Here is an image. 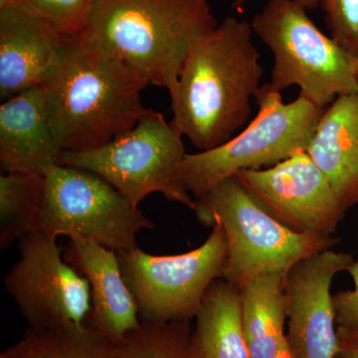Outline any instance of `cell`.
Segmentation results:
<instances>
[{
    "label": "cell",
    "instance_id": "cb8c5ba5",
    "mask_svg": "<svg viewBox=\"0 0 358 358\" xmlns=\"http://www.w3.org/2000/svg\"><path fill=\"white\" fill-rule=\"evenodd\" d=\"M348 272L355 282V289L333 294L336 326L358 329V261H355Z\"/></svg>",
    "mask_w": 358,
    "mask_h": 358
},
{
    "label": "cell",
    "instance_id": "6da1fadb",
    "mask_svg": "<svg viewBox=\"0 0 358 358\" xmlns=\"http://www.w3.org/2000/svg\"><path fill=\"white\" fill-rule=\"evenodd\" d=\"M252 33L247 21L225 18L190 47L169 92L171 124L200 152L223 145L250 119L264 73Z\"/></svg>",
    "mask_w": 358,
    "mask_h": 358
},
{
    "label": "cell",
    "instance_id": "2e32d148",
    "mask_svg": "<svg viewBox=\"0 0 358 358\" xmlns=\"http://www.w3.org/2000/svg\"><path fill=\"white\" fill-rule=\"evenodd\" d=\"M307 152L343 209L358 205V94L338 96L324 110Z\"/></svg>",
    "mask_w": 358,
    "mask_h": 358
},
{
    "label": "cell",
    "instance_id": "52a82bcc",
    "mask_svg": "<svg viewBox=\"0 0 358 358\" xmlns=\"http://www.w3.org/2000/svg\"><path fill=\"white\" fill-rule=\"evenodd\" d=\"M181 138L171 122L148 109L117 140L87 152H63L58 164L98 174L136 208L148 195L159 192L193 210L195 199L183 178L186 154Z\"/></svg>",
    "mask_w": 358,
    "mask_h": 358
},
{
    "label": "cell",
    "instance_id": "30bf717a",
    "mask_svg": "<svg viewBox=\"0 0 358 358\" xmlns=\"http://www.w3.org/2000/svg\"><path fill=\"white\" fill-rule=\"evenodd\" d=\"M20 250L6 286L29 329L86 324L92 308L89 281L63 260L56 238L30 231L20 238Z\"/></svg>",
    "mask_w": 358,
    "mask_h": 358
},
{
    "label": "cell",
    "instance_id": "44dd1931",
    "mask_svg": "<svg viewBox=\"0 0 358 358\" xmlns=\"http://www.w3.org/2000/svg\"><path fill=\"white\" fill-rule=\"evenodd\" d=\"M190 320L141 322L117 345V358H192Z\"/></svg>",
    "mask_w": 358,
    "mask_h": 358
},
{
    "label": "cell",
    "instance_id": "d6986e66",
    "mask_svg": "<svg viewBox=\"0 0 358 358\" xmlns=\"http://www.w3.org/2000/svg\"><path fill=\"white\" fill-rule=\"evenodd\" d=\"M45 192L43 174L13 171L0 176V249L39 230Z\"/></svg>",
    "mask_w": 358,
    "mask_h": 358
},
{
    "label": "cell",
    "instance_id": "9c48e42d",
    "mask_svg": "<svg viewBox=\"0 0 358 358\" xmlns=\"http://www.w3.org/2000/svg\"><path fill=\"white\" fill-rule=\"evenodd\" d=\"M117 256L141 322L166 324L196 317L207 289L222 278L227 244L215 224L206 241L187 253L155 256L136 247Z\"/></svg>",
    "mask_w": 358,
    "mask_h": 358
},
{
    "label": "cell",
    "instance_id": "ac0fdd59",
    "mask_svg": "<svg viewBox=\"0 0 358 358\" xmlns=\"http://www.w3.org/2000/svg\"><path fill=\"white\" fill-rule=\"evenodd\" d=\"M286 275H259L239 289L242 326L252 358H273L287 341Z\"/></svg>",
    "mask_w": 358,
    "mask_h": 358
},
{
    "label": "cell",
    "instance_id": "3957f363",
    "mask_svg": "<svg viewBox=\"0 0 358 358\" xmlns=\"http://www.w3.org/2000/svg\"><path fill=\"white\" fill-rule=\"evenodd\" d=\"M150 83L133 68L72 40L44 85L49 124L65 152H87L133 129L148 112L141 92Z\"/></svg>",
    "mask_w": 358,
    "mask_h": 358
},
{
    "label": "cell",
    "instance_id": "7c38bea8",
    "mask_svg": "<svg viewBox=\"0 0 358 358\" xmlns=\"http://www.w3.org/2000/svg\"><path fill=\"white\" fill-rule=\"evenodd\" d=\"M355 262L350 254L326 250L303 259L285 278L287 341L296 358H336L338 326L331 282Z\"/></svg>",
    "mask_w": 358,
    "mask_h": 358
},
{
    "label": "cell",
    "instance_id": "83f0119b",
    "mask_svg": "<svg viewBox=\"0 0 358 358\" xmlns=\"http://www.w3.org/2000/svg\"><path fill=\"white\" fill-rule=\"evenodd\" d=\"M273 358H296L294 357L293 352L288 345V341L285 343V345L280 348L279 352L275 353V355Z\"/></svg>",
    "mask_w": 358,
    "mask_h": 358
},
{
    "label": "cell",
    "instance_id": "603a6c76",
    "mask_svg": "<svg viewBox=\"0 0 358 358\" xmlns=\"http://www.w3.org/2000/svg\"><path fill=\"white\" fill-rule=\"evenodd\" d=\"M331 37L358 59V0H320Z\"/></svg>",
    "mask_w": 358,
    "mask_h": 358
},
{
    "label": "cell",
    "instance_id": "7402d4cb",
    "mask_svg": "<svg viewBox=\"0 0 358 358\" xmlns=\"http://www.w3.org/2000/svg\"><path fill=\"white\" fill-rule=\"evenodd\" d=\"M96 0H13L10 6L50 24L61 35L76 39L88 24Z\"/></svg>",
    "mask_w": 358,
    "mask_h": 358
},
{
    "label": "cell",
    "instance_id": "484cf974",
    "mask_svg": "<svg viewBox=\"0 0 358 358\" xmlns=\"http://www.w3.org/2000/svg\"><path fill=\"white\" fill-rule=\"evenodd\" d=\"M0 358H31L29 348L25 339L7 348L6 352L1 353Z\"/></svg>",
    "mask_w": 358,
    "mask_h": 358
},
{
    "label": "cell",
    "instance_id": "4fadbf2b",
    "mask_svg": "<svg viewBox=\"0 0 358 358\" xmlns=\"http://www.w3.org/2000/svg\"><path fill=\"white\" fill-rule=\"evenodd\" d=\"M73 39L14 6L0 9V99L42 87L55 74Z\"/></svg>",
    "mask_w": 358,
    "mask_h": 358
},
{
    "label": "cell",
    "instance_id": "5bb4252c",
    "mask_svg": "<svg viewBox=\"0 0 358 358\" xmlns=\"http://www.w3.org/2000/svg\"><path fill=\"white\" fill-rule=\"evenodd\" d=\"M64 260L89 281L92 308L85 324L120 345L141 322L117 253L90 240L73 238Z\"/></svg>",
    "mask_w": 358,
    "mask_h": 358
},
{
    "label": "cell",
    "instance_id": "8fae6325",
    "mask_svg": "<svg viewBox=\"0 0 358 358\" xmlns=\"http://www.w3.org/2000/svg\"><path fill=\"white\" fill-rule=\"evenodd\" d=\"M235 176L268 213L296 232L333 236L345 216L326 174L308 152Z\"/></svg>",
    "mask_w": 358,
    "mask_h": 358
},
{
    "label": "cell",
    "instance_id": "5b68a950",
    "mask_svg": "<svg viewBox=\"0 0 358 358\" xmlns=\"http://www.w3.org/2000/svg\"><path fill=\"white\" fill-rule=\"evenodd\" d=\"M250 24L274 56L268 89L300 87L299 96L322 109L358 94V59L320 31L298 2L268 0Z\"/></svg>",
    "mask_w": 358,
    "mask_h": 358
},
{
    "label": "cell",
    "instance_id": "e0dca14e",
    "mask_svg": "<svg viewBox=\"0 0 358 358\" xmlns=\"http://www.w3.org/2000/svg\"><path fill=\"white\" fill-rule=\"evenodd\" d=\"M192 358H252L243 326L239 289L222 278L205 294L190 336Z\"/></svg>",
    "mask_w": 358,
    "mask_h": 358
},
{
    "label": "cell",
    "instance_id": "4316f807",
    "mask_svg": "<svg viewBox=\"0 0 358 358\" xmlns=\"http://www.w3.org/2000/svg\"><path fill=\"white\" fill-rule=\"evenodd\" d=\"M250 1H253V0H235L233 6L235 8H241L242 6ZM294 1L298 2L299 4L305 7L307 10H312V9L320 6V0H294Z\"/></svg>",
    "mask_w": 358,
    "mask_h": 358
},
{
    "label": "cell",
    "instance_id": "d4e9b609",
    "mask_svg": "<svg viewBox=\"0 0 358 358\" xmlns=\"http://www.w3.org/2000/svg\"><path fill=\"white\" fill-rule=\"evenodd\" d=\"M339 357L358 358V329L338 327Z\"/></svg>",
    "mask_w": 358,
    "mask_h": 358
},
{
    "label": "cell",
    "instance_id": "ffe728a7",
    "mask_svg": "<svg viewBox=\"0 0 358 358\" xmlns=\"http://www.w3.org/2000/svg\"><path fill=\"white\" fill-rule=\"evenodd\" d=\"M24 339L31 358H117V345L86 324L28 329Z\"/></svg>",
    "mask_w": 358,
    "mask_h": 358
},
{
    "label": "cell",
    "instance_id": "7a4b0ae2",
    "mask_svg": "<svg viewBox=\"0 0 358 358\" xmlns=\"http://www.w3.org/2000/svg\"><path fill=\"white\" fill-rule=\"evenodd\" d=\"M217 25L208 0H96L74 40L171 92L190 47Z\"/></svg>",
    "mask_w": 358,
    "mask_h": 358
},
{
    "label": "cell",
    "instance_id": "f1b7e54d",
    "mask_svg": "<svg viewBox=\"0 0 358 358\" xmlns=\"http://www.w3.org/2000/svg\"><path fill=\"white\" fill-rule=\"evenodd\" d=\"M336 358H343V357H339V355H338V357H336Z\"/></svg>",
    "mask_w": 358,
    "mask_h": 358
},
{
    "label": "cell",
    "instance_id": "8992f818",
    "mask_svg": "<svg viewBox=\"0 0 358 358\" xmlns=\"http://www.w3.org/2000/svg\"><path fill=\"white\" fill-rule=\"evenodd\" d=\"M258 113L241 133L223 145L185 155L183 178L193 199L239 171L268 169L307 152L326 109L299 96L282 102L281 93L263 85L256 96Z\"/></svg>",
    "mask_w": 358,
    "mask_h": 358
},
{
    "label": "cell",
    "instance_id": "277c9868",
    "mask_svg": "<svg viewBox=\"0 0 358 358\" xmlns=\"http://www.w3.org/2000/svg\"><path fill=\"white\" fill-rule=\"evenodd\" d=\"M193 211L203 225L223 228L227 258L222 279L238 289L261 275H287L303 259L338 242L334 236L289 229L268 213L236 176L195 199Z\"/></svg>",
    "mask_w": 358,
    "mask_h": 358
},
{
    "label": "cell",
    "instance_id": "ba28073f",
    "mask_svg": "<svg viewBox=\"0 0 358 358\" xmlns=\"http://www.w3.org/2000/svg\"><path fill=\"white\" fill-rule=\"evenodd\" d=\"M39 230L49 236L82 238L115 253L136 248V234L155 224L98 174L56 166L43 174Z\"/></svg>",
    "mask_w": 358,
    "mask_h": 358
},
{
    "label": "cell",
    "instance_id": "9a60e30c",
    "mask_svg": "<svg viewBox=\"0 0 358 358\" xmlns=\"http://www.w3.org/2000/svg\"><path fill=\"white\" fill-rule=\"evenodd\" d=\"M62 148L49 124L44 87L25 90L0 107V166L4 173L44 174Z\"/></svg>",
    "mask_w": 358,
    "mask_h": 358
}]
</instances>
